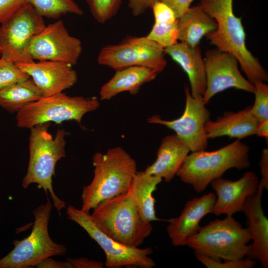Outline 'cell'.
Wrapping results in <instances>:
<instances>
[{
    "instance_id": "cell-1",
    "label": "cell",
    "mask_w": 268,
    "mask_h": 268,
    "mask_svg": "<svg viewBox=\"0 0 268 268\" xmlns=\"http://www.w3.org/2000/svg\"><path fill=\"white\" fill-rule=\"evenodd\" d=\"M233 0H201L200 5L217 23V29L205 36L218 49L232 54L253 84L266 82L268 74L257 58L248 50L241 19L233 10Z\"/></svg>"
},
{
    "instance_id": "cell-2",
    "label": "cell",
    "mask_w": 268,
    "mask_h": 268,
    "mask_svg": "<svg viewBox=\"0 0 268 268\" xmlns=\"http://www.w3.org/2000/svg\"><path fill=\"white\" fill-rule=\"evenodd\" d=\"M94 176L83 188L82 210L89 212L101 202L129 191L137 171L135 160L123 148L117 146L92 157Z\"/></svg>"
},
{
    "instance_id": "cell-3",
    "label": "cell",
    "mask_w": 268,
    "mask_h": 268,
    "mask_svg": "<svg viewBox=\"0 0 268 268\" xmlns=\"http://www.w3.org/2000/svg\"><path fill=\"white\" fill-rule=\"evenodd\" d=\"M51 123L37 124L30 128L29 138V159L26 173L22 180V187L27 188L36 184L46 195L50 193L54 206L60 214L66 207V202L57 197L53 188L52 178L55 175L56 165L66 156L65 130H57L54 137L48 132Z\"/></svg>"
},
{
    "instance_id": "cell-4",
    "label": "cell",
    "mask_w": 268,
    "mask_h": 268,
    "mask_svg": "<svg viewBox=\"0 0 268 268\" xmlns=\"http://www.w3.org/2000/svg\"><path fill=\"white\" fill-rule=\"evenodd\" d=\"M249 147L239 139L218 149L191 152L182 163L176 175L198 192H203L211 182L231 168H249Z\"/></svg>"
},
{
    "instance_id": "cell-5",
    "label": "cell",
    "mask_w": 268,
    "mask_h": 268,
    "mask_svg": "<svg viewBox=\"0 0 268 268\" xmlns=\"http://www.w3.org/2000/svg\"><path fill=\"white\" fill-rule=\"evenodd\" d=\"M92 209L91 215L102 229L123 245L139 247L153 230L151 223L140 216L129 190Z\"/></svg>"
},
{
    "instance_id": "cell-6",
    "label": "cell",
    "mask_w": 268,
    "mask_h": 268,
    "mask_svg": "<svg viewBox=\"0 0 268 268\" xmlns=\"http://www.w3.org/2000/svg\"><path fill=\"white\" fill-rule=\"evenodd\" d=\"M251 238L248 228L232 216L215 219L200 226L198 232L189 237L186 245L194 252L215 260H238L247 256L251 250Z\"/></svg>"
},
{
    "instance_id": "cell-7",
    "label": "cell",
    "mask_w": 268,
    "mask_h": 268,
    "mask_svg": "<svg viewBox=\"0 0 268 268\" xmlns=\"http://www.w3.org/2000/svg\"><path fill=\"white\" fill-rule=\"evenodd\" d=\"M52 204L47 198L46 203L33 210L34 222L31 233L22 240H14V248L0 259V268H27L36 267L45 258L65 255L67 248L57 243L48 232Z\"/></svg>"
},
{
    "instance_id": "cell-8",
    "label": "cell",
    "mask_w": 268,
    "mask_h": 268,
    "mask_svg": "<svg viewBox=\"0 0 268 268\" xmlns=\"http://www.w3.org/2000/svg\"><path fill=\"white\" fill-rule=\"evenodd\" d=\"M100 106L96 97L69 96L61 92L29 103L17 113V126L30 129L46 122L61 123L74 121L81 124L84 115Z\"/></svg>"
},
{
    "instance_id": "cell-9",
    "label": "cell",
    "mask_w": 268,
    "mask_h": 268,
    "mask_svg": "<svg viewBox=\"0 0 268 268\" xmlns=\"http://www.w3.org/2000/svg\"><path fill=\"white\" fill-rule=\"evenodd\" d=\"M67 213L68 219L82 227L103 250L106 267L152 268L155 266V262L149 257L153 252L151 248L133 247L117 242L102 229L89 212L69 205Z\"/></svg>"
},
{
    "instance_id": "cell-10",
    "label": "cell",
    "mask_w": 268,
    "mask_h": 268,
    "mask_svg": "<svg viewBox=\"0 0 268 268\" xmlns=\"http://www.w3.org/2000/svg\"><path fill=\"white\" fill-rule=\"evenodd\" d=\"M43 17L29 2L0 26L1 57L15 64L33 61L30 48L33 40L45 27Z\"/></svg>"
},
{
    "instance_id": "cell-11",
    "label": "cell",
    "mask_w": 268,
    "mask_h": 268,
    "mask_svg": "<svg viewBox=\"0 0 268 268\" xmlns=\"http://www.w3.org/2000/svg\"><path fill=\"white\" fill-rule=\"evenodd\" d=\"M165 54L163 48L146 36L129 37L119 44L102 47L97 62L115 70L141 66L150 68L159 73L167 66Z\"/></svg>"
},
{
    "instance_id": "cell-12",
    "label": "cell",
    "mask_w": 268,
    "mask_h": 268,
    "mask_svg": "<svg viewBox=\"0 0 268 268\" xmlns=\"http://www.w3.org/2000/svg\"><path fill=\"white\" fill-rule=\"evenodd\" d=\"M185 107L181 117L173 120H166L158 115H154L147 119V122L164 126L174 131L191 152L205 150L208 139L204 126L209 120L210 112L204 104L202 96L193 97L187 86L185 87Z\"/></svg>"
},
{
    "instance_id": "cell-13",
    "label": "cell",
    "mask_w": 268,
    "mask_h": 268,
    "mask_svg": "<svg viewBox=\"0 0 268 268\" xmlns=\"http://www.w3.org/2000/svg\"><path fill=\"white\" fill-rule=\"evenodd\" d=\"M82 51L81 41L70 35L62 20L46 25L32 41L30 53L33 60L77 63Z\"/></svg>"
},
{
    "instance_id": "cell-14",
    "label": "cell",
    "mask_w": 268,
    "mask_h": 268,
    "mask_svg": "<svg viewBox=\"0 0 268 268\" xmlns=\"http://www.w3.org/2000/svg\"><path fill=\"white\" fill-rule=\"evenodd\" d=\"M204 61L206 82L203 96L205 105L216 94L229 88L254 93V85L242 75L238 61L232 54L216 48L205 52Z\"/></svg>"
},
{
    "instance_id": "cell-15",
    "label": "cell",
    "mask_w": 268,
    "mask_h": 268,
    "mask_svg": "<svg viewBox=\"0 0 268 268\" xmlns=\"http://www.w3.org/2000/svg\"><path fill=\"white\" fill-rule=\"evenodd\" d=\"M260 181L255 172H245L239 179L232 181L222 177L212 180L211 186L216 198L211 213L217 216L232 215L242 211L246 199L258 191Z\"/></svg>"
},
{
    "instance_id": "cell-16",
    "label": "cell",
    "mask_w": 268,
    "mask_h": 268,
    "mask_svg": "<svg viewBox=\"0 0 268 268\" xmlns=\"http://www.w3.org/2000/svg\"><path fill=\"white\" fill-rule=\"evenodd\" d=\"M16 64L32 79L43 97L63 92L73 86L78 80L77 72L72 66L63 62L33 60Z\"/></svg>"
},
{
    "instance_id": "cell-17",
    "label": "cell",
    "mask_w": 268,
    "mask_h": 268,
    "mask_svg": "<svg viewBox=\"0 0 268 268\" xmlns=\"http://www.w3.org/2000/svg\"><path fill=\"white\" fill-rule=\"evenodd\" d=\"M216 198L211 192L187 201L180 215L165 220L169 222L167 234L174 246H184L188 238L197 233L200 227L201 220L211 213Z\"/></svg>"
},
{
    "instance_id": "cell-18",
    "label": "cell",
    "mask_w": 268,
    "mask_h": 268,
    "mask_svg": "<svg viewBox=\"0 0 268 268\" xmlns=\"http://www.w3.org/2000/svg\"><path fill=\"white\" fill-rule=\"evenodd\" d=\"M263 184L260 181L257 192L245 201L242 211L248 221L251 240V250L247 257L259 261L264 268L268 267V219L262 206Z\"/></svg>"
},
{
    "instance_id": "cell-19",
    "label": "cell",
    "mask_w": 268,
    "mask_h": 268,
    "mask_svg": "<svg viewBox=\"0 0 268 268\" xmlns=\"http://www.w3.org/2000/svg\"><path fill=\"white\" fill-rule=\"evenodd\" d=\"M251 106L237 112H225L215 121L208 120L204 126L207 138L228 136L241 139L256 134L258 121L250 112Z\"/></svg>"
},
{
    "instance_id": "cell-20",
    "label": "cell",
    "mask_w": 268,
    "mask_h": 268,
    "mask_svg": "<svg viewBox=\"0 0 268 268\" xmlns=\"http://www.w3.org/2000/svg\"><path fill=\"white\" fill-rule=\"evenodd\" d=\"M168 55L188 75L190 93L194 97L203 96L206 90L205 63L199 45L191 47L183 42L164 49Z\"/></svg>"
},
{
    "instance_id": "cell-21",
    "label": "cell",
    "mask_w": 268,
    "mask_h": 268,
    "mask_svg": "<svg viewBox=\"0 0 268 268\" xmlns=\"http://www.w3.org/2000/svg\"><path fill=\"white\" fill-rule=\"evenodd\" d=\"M190 150L176 134L164 137L157 152L156 159L144 172L170 182L176 175Z\"/></svg>"
},
{
    "instance_id": "cell-22",
    "label": "cell",
    "mask_w": 268,
    "mask_h": 268,
    "mask_svg": "<svg viewBox=\"0 0 268 268\" xmlns=\"http://www.w3.org/2000/svg\"><path fill=\"white\" fill-rule=\"evenodd\" d=\"M158 73L145 67L133 66L116 70L114 76L100 88L101 100L111 99L124 92L136 94L141 87L154 80Z\"/></svg>"
},
{
    "instance_id": "cell-23",
    "label": "cell",
    "mask_w": 268,
    "mask_h": 268,
    "mask_svg": "<svg viewBox=\"0 0 268 268\" xmlns=\"http://www.w3.org/2000/svg\"><path fill=\"white\" fill-rule=\"evenodd\" d=\"M217 27L216 21L200 4L190 7L178 19V41L195 47L203 36L215 30Z\"/></svg>"
},
{
    "instance_id": "cell-24",
    "label": "cell",
    "mask_w": 268,
    "mask_h": 268,
    "mask_svg": "<svg viewBox=\"0 0 268 268\" xmlns=\"http://www.w3.org/2000/svg\"><path fill=\"white\" fill-rule=\"evenodd\" d=\"M162 180L158 177L146 173L144 171H137L129 189L140 216L146 222L163 220L156 216L155 200L152 196Z\"/></svg>"
},
{
    "instance_id": "cell-25",
    "label": "cell",
    "mask_w": 268,
    "mask_h": 268,
    "mask_svg": "<svg viewBox=\"0 0 268 268\" xmlns=\"http://www.w3.org/2000/svg\"><path fill=\"white\" fill-rule=\"evenodd\" d=\"M43 97L31 78L16 82L0 90V106L12 113Z\"/></svg>"
},
{
    "instance_id": "cell-26",
    "label": "cell",
    "mask_w": 268,
    "mask_h": 268,
    "mask_svg": "<svg viewBox=\"0 0 268 268\" xmlns=\"http://www.w3.org/2000/svg\"><path fill=\"white\" fill-rule=\"evenodd\" d=\"M42 17L58 19L62 15L72 13L80 15L82 10L73 0H27Z\"/></svg>"
},
{
    "instance_id": "cell-27",
    "label": "cell",
    "mask_w": 268,
    "mask_h": 268,
    "mask_svg": "<svg viewBox=\"0 0 268 268\" xmlns=\"http://www.w3.org/2000/svg\"><path fill=\"white\" fill-rule=\"evenodd\" d=\"M147 38L158 44L164 49L178 42V19L173 23H155Z\"/></svg>"
},
{
    "instance_id": "cell-28",
    "label": "cell",
    "mask_w": 268,
    "mask_h": 268,
    "mask_svg": "<svg viewBox=\"0 0 268 268\" xmlns=\"http://www.w3.org/2000/svg\"><path fill=\"white\" fill-rule=\"evenodd\" d=\"M94 19L103 24L118 12L122 0H86Z\"/></svg>"
},
{
    "instance_id": "cell-29",
    "label": "cell",
    "mask_w": 268,
    "mask_h": 268,
    "mask_svg": "<svg viewBox=\"0 0 268 268\" xmlns=\"http://www.w3.org/2000/svg\"><path fill=\"white\" fill-rule=\"evenodd\" d=\"M255 101L251 106L250 112L258 122L268 120V86L258 81L254 84Z\"/></svg>"
},
{
    "instance_id": "cell-30",
    "label": "cell",
    "mask_w": 268,
    "mask_h": 268,
    "mask_svg": "<svg viewBox=\"0 0 268 268\" xmlns=\"http://www.w3.org/2000/svg\"><path fill=\"white\" fill-rule=\"evenodd\" d=\"M29 78L15 63L0 58V90Z\"/></svg>"
},
{
    "instance_id": "cell-31",
    "label": "cell",
    "mask_w": 268,
    "mask_h": 268,
    "mask_svg": "<svg viewBox=\"0 0 268 268\" xmlns=\"http://www.w3.org/2000/svg\"><path fill=\"white\" fill-rule=\"evenodd\" d=\"M196 259L207 268H252L256 261L249 258L238 260H215L194 252Z\"/></svg>"
},
{
    "instance_id": "cell-32",
    "label": "cell",
    "mask_w": 268,
    "mask_h": 268,
    "mask_svg": "<svg viewBox=\"0 0 268 268\" xmlns=\"http://www.w3.org/2000/svg\"><path fill=\"white\" fill-rule=\"evenodd\" d=\"M151 9L155 23H173L178 19L173 10L160 0L155 2Z\"/></svg>"
},
{
    "instance_id": "cell-33",
    "label": "cell",
    "mask_w": 268,
    "mask_h": 268,
    "mask_svg": "<svg viewBox=\"0 0 268 268\" xmlns=\"http://www.w3.org/2000/svg\"><path fill=\"white\" fill-rule=\"evenodd\" d=\"M26 2L27 0H0V23L9 19Z\"/></svg>"
},
{
    "instance_id": "cell-34",
    "label": "cell",
    "mask_w": 268,
    "mask_h": 268,
    "mask_svg": "<svg viewBox=\"0 0 268 268\" xmlns=\"http://www.w3.org/2000/svg\"><path fill=\"white\" fill-rule=\"evenodd\" d=\"M159 0H129L128 6L133 14L139 16L142 14L148 8H152L155 2Z\"/></svg>"
},
{
    "instance_id": "cell-35",
    "label": "cell",
    "mask_w": 268,
    "mask_h": 268,
    "mask_svg": "<svg viewBox=\"0 0 268 268\" xmlns=\"http://www.w3.org/2000/svg\"><path fill=\"white\" fill-rule=\"evenodd\" d=\"M167 4L174 11L177 19L190 7L194 0H159Z\"/></svg>"
},
{
    "instance_id": "cell-36",
    "label": "cell",
    "mask_w": 268,
    "mask_h": 268,
    "mask_svg": "<svg viewBox=\"0 0 268 268\" xmlns=\"http://www.w3.org/2000/svg\"><path fill=\"white\" fill-rule=\"evenodd\" d=\"M67 260L72 265L73 268H103L104 264L101 261L89 260L86 258H69Z\"/></svg>"
},
{
    "instance_id": "cell-37",
    "label": "cell",
    "mask_w": 268,
    "mask_h": 268,
    "mask_svg": "<svg viewBox=\"0 0 268 268\" xmlns=\"http://www.w3.org/2000/svg\"><path fill=\"white\" fill-rule=\"evenodd\" d=\"M259 166L262 175L260 181L263 185L265 189L268 190V149H263L259 162Z\"/></svg>"
},
{
    "instance_id": "cell-38",
    "label": "cell",
    "mask_w": 268,
    "mask_h": 268,
    "mask_svg": "<svg viewBox=\"0 0 268 268\" xmlns=\"http://www.w3.org/2000/svg\"><path fill=\"white\" fill-rule=\"evenodd\" d=\"M36 267L38 268H73L72 264L67 260L66 262L59 261L51 257L44 259Z\"/></svg>"
},
{
    "instance_id": "cell-39",
    "label": "cell",
    "mask_w": 268,
    "mask_h": 268,
    "mask_svg": "<svg viewBox=\"0 0 268 268\" xmlns=\"http://www.w3.org/2000/svg\"><path fill=\"white\" fill-rule=\"evenodd\" d=\"M256 135L259 137L268 139V120L258 123Z\"/></svg>"
},
{
    "instance_id": "cell-40",
    "label": "cell",
    "mask_w": 268,
    "mask_h": 268,
    "mask_svg": "<svg viewBox=\"0 0 268 268\" xmlns=\"http://www.w3.org/2000/svg\"><path fill=\"white\" fill-rule=\"evenodd\" d=\"M1 57V55H0V58Z\"/></svg>"
},
{
    "instance_id": "cell-41",
    "label": "cell",
    "mask_w": 268,
    "mask_h": 268,
    "mask_svg": "<svg viewBox=\"0 0 268 268\" xmlns=\"http://www.w3.org/2000/svg\"></svg>"
}]
</instances>
